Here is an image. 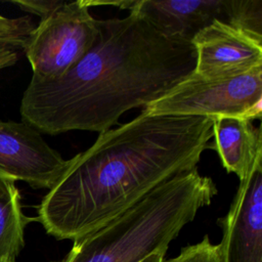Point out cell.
<instances>
[{"mask_svg":"<svg viewBox=\"0 0 262 262\" xmlns=\"http://www.w3.org/2000/svg\"><path fill=\"white\" fill-rule=\"evenodd\" d=\"M70 163L30 125L0 121V174L34 188L50 189Z\"/></svg>","mask_w":262,"mask_h":262,"instance_id":"cell-6","label":"cell"},{"mask_svg":"<svg viewBox=\"0 0 262 262\" xmlns=\"http://www.w3.org/2000/svg\"><path fill=\"white\" fill-rule=\"evenodd\" d=\"M195 51L193 75L221 79L262 67V37L226 23L214 20L191 40Z\"/></svg>","mask_w":262,"mask_h":262,"instance_id":"cell-7","label":"cell"},{"mask_svg":"<svg viewBox=\"0 0 262 262\" xmlns=\"http://www.w3.org/2000/svg\"><path fill=\"white\" fill-rule=\"evenodd\" d=\"M10 3L19 9L39 15L42 18L48 16L54 10L63 5L67 1L62 0H10Z\"/></svg>","mask_w":262,"mask_h":262,"instance_id":"cell-14","label":"cell"},{"mask_svg":"<svg viewBox=\"0 0 262 262\" xmlns=\"http://www.w3.org/2000/svg\"><path fill=\"white\" fill-rule=\"evenodd\" d=\"M86 0L66 2L42 18L24 49L33 77L60 78L91 48L98 34Z\"/></svg>","mask_w":262,"mask_h":262,"instance_id":"cell-5","label":"cell"},{"mask_svg":"<svg viewBox=\"0 0 262 262\" xmlns=\"http://www.w3.org/2000/svg\"><path fill=\"white\" fill-rule=\"evenodd\" d=\"M217 192L214 180L198 167L179 173L102 227L74 241L67 256L53 262H142L151 254L167 252Z\"/></svg>","mask_w":262,"mask_h":262,"instance_id":"cell-3","label":"cell"},{"mask_svg":"<svg viewBox=\"0 0 262 262\" xmlns=\"http://www.w3.org/2000/svg\"><path fill=\"white\" fill-rule=\"evenodd\" d=\"M33 220L23 212L15 181L0 174V260L15 259L25 244V227Z\"/></svg>","mask_w":262,"mask_h":262,"instance_id":"cell-11","label":"cell"},{"mask_svg":"<svg viewBox=\"0 0 262 262\" xmlns=\"http://www.w3.org/2000/svg\"><path fill=\"white\" fill-rule=\"evenodd\" d=\"M165 255H166V252H158L149 255L142 262H164L166 260Z\"/></svg>","mask_w":262,"mask_h":262,"instance_id":"cell-15","label":"cell"},{"mask_svg":"<svg viewBox=\"0 0 262 262\" xmlns=\"http://www.w3.org/2000/svg\"><path fill=\"white\" fill-rule=\"evenodd\" d=\"M0 262H14V260H0Z\"/></svg>","mask_w":262,"mask_h":262,"instance_id":"cell-16","label":"cell"},{"mask_svg":"<svg viewBox=\"0 0 262 262\" xmlns=\"http://www.w3.org/2000/svg\"><path fill=\"white\" fill-rule=\"evenodd\" d=\"M164 262H220L219 247L205 235L201 242L184 247L176 257Z\"/></svg>","mask_w":262,"mask_h":262,"instance_id":"cell-13","label":"cell"},{"mask_svg":"<svg viewBox=\"0 0 262 262\" xmlns=\"http://www.w3.org/2000/svg\"><path fill=\"white\" fill-rule=\"evenodd\" d=\"M142 110L157 115L261 119L262 67L213 80L191 74Z\"/></svg>","mask_w":262,"mask_h":262,"instance_id":"cell-4","label":"cell"},{"mask_svg":"<svg viewBox=\"0 0 262 262\" xmlns=\"http://www.w3.org/2000/svg\"><path fill=\"white\" fill-rule=\"evenodd\" d=\"M35 28L30 16L9 17L0 14V70L17 62Z\"/></svg>","mask_w":262,"mask_h":262,"instance_id":"cell-12","label":"cell"},{"mask_svg":"<svg viewBox=\"0 0 262 262\" xmlns=\"http://www.w3.org/2000/svg\"><path fill=\"white\" fill-rule=\"evenodd\" d=\"M238 0H132L129 8L170 39L191 43L214 20L235 27Z\"/></svg>","mask_w":262,"mask_h":262,"instance_id":"cell-9","label":"cell"},{"mask_svg":"<svg viewBox=\"0 0 262 262\" xmlns=\"http://www.w3.org/2000/svg\"><path fill=\"white\" fill-rule=\"evenodd\" d=\"M220 262H262V168L239 181L227 214L218 219Z\"/></svg>","mask_w":262,"mask_h":262,"instance_id":"cell-8","label":"cell"},{"mask_svg":"<svg viewBox=\"0 0 262 262\" xmlns=\"http://www.w3.org/2000/svg\"><path fill=\"white\" fill-rule=\"evenodd\" d=\"M194 67L191 43L165 37L134 12L98 19L93 45L67 73L54 80L32 76L20 101L21 120L49 135L100 133L126 112L166 94Z\"/></svg>","mask_w":262,"mask_h":262,"instance_id":"cell-2","label":"cell"},{"mask_svg":"<svg viewBox=\"0 0 262 262\" xmlns=\"http://www.w3.org/2000/svg\"><path fill=\"white\" fill-rule=\"evenodd\" d=\"M213 146L227 173L239 181L252 171L262 168V132L251 120L220 117L213 122Z\"/></svg>","mask_w":262,"mask_h":262,"instance_id":"cell-10","label":"cell"},{"mask_svg":"<svg viewBox=\"0 0 262 262\" xmlns=\"http://www.w3.org/2000/svg\"><path fill=\"white\" fill-rule=\"evenodd\" d=\"M214 118L149 114L100 132L71 158L38 206L57 239L76 241L102 227L171 177L189 171L211 146Z\"/></svg>","mask_w":262,"mask_h":262,"instance_id":"cell-1","label":"cell"}]
</instances>
